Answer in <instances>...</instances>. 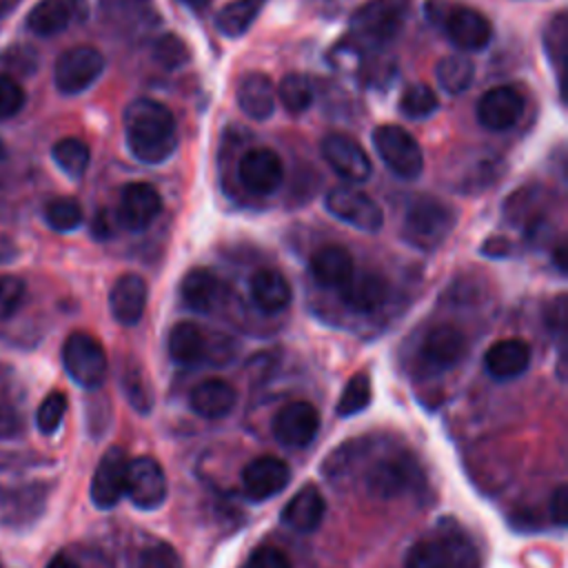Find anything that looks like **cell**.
Wrapping results in <instances>:
<instances>
[{
	"instance_id": "obj_44",
	"label": "cell",
	"mask_w": 568,
	"mask_h": 568,
	"mask_svg": "<svg viewBox=\"0 0 568 568\" xmlns=\"http://www.w3.org/2000/svg\"><path fill=\"white\" fill-rule=\"evenodd\" d=\"M67 413V395L60 393V390H53L49 393L42 404L38 406V413H36V426L40 433L44 435H51L58 430L62 417Z\"/></svg>"
},
{
	"instance_id": "obj_8",
	"label": "cell",
	"mask_w": 568,
	"mask_h": 568,
	"mask_svg": "<svg viewBox=\"0 0 568 568\" xmlns=\"http://www.w3.org/2000/svg\"><path fill=\"white\" fill-rule=\"evenodd\" d=\"M326 209L344 224L355 226L364 233H377L384 224V213L379 204L368 193L355 186H333L326 193Z\"/></svg>"
},
{
	"instance_id": "obj_7",
	"label": "cell",
	"mask_w": 568,
	"mask_h": 568,
	"mask_svg": "<svg viewBox=\"0 0 568 568\" xmlns=\"http://www.w3.org/2000/svg\"><path fill=\"white\" fill-rule=\"evenodd\" d=\"M166 493H169V481L162 464L155 457L142 455V457L129 459L124 497H129L135 508L155 510L164 504Z\"/></svg>"
},
{
	"instance_id": "obj_28",
	"label": "cell",
	"mask_w": 568,
	"mask_h": 568,
	"mask_svg": "<svg viewBox=\"0 0 568 568\" xmlns=\"http://www.w3.org/2000/svg\"><path fill=\"white\" fill-rule=\"evenodd\" d=\"M251 297L264 313H280L291 304L293 291L277 268H260L251 275Z\"/></svg>"
},
{
	"instance_id": "obj_48",
	"label": "cell",
	"mask_w": 568,
	"mask_h": 568,
	"mask_svg": "<svg viewBox=\"0 0 568 568\" xmlns=\"http://www.w3.org/2000/svg\"><path fill=\"white\" fill-rule=\"evenodd\" d=\"M246 568H293V564H291L288 555L282 552L280 548L262 546L251 555Z\"/></svg>"
},
{
	"instance_id": "obj_51",
	"label": "cell",
	"mask_w": 568,
	"mask_h": 568,
	"mask_svg": "<svg viewBox=\"0 0 568 568\" xmlns=\"http://www.w3.org/2000/svg\"><path fill=\"white\" fill-rule=\"evenodd\" d=\"M91 231L98 240H106L113 235V220H111V213L109 211H98L93 222H91Z\"/></svg>"
},
{
	"instance_id": "obj_4",
	"label": "cell",
	"mask_w": 568,
	"mask_h": 568,
	"mask_svg": "<svg viewBox=\"0 0 568 568\" xmlns=\"http://www.w3.org/2000/svg\"><path fill=\"white\" fill-rule=\"evenodd\" d=\"M408 16V0H368L351 16V33L366 44L393 40Z\"/></svg>"
},
{
	"instance_id": "obj_45",
	"label": "cell",
	"mask_w": 568,
	"mask_h": 568,
	"mask_svg": "<svg viewBox=\"0 0 568 568\" xmlns=\"http://www.w3.org/2000/svg\"><path fill=\"white\" fill-rule=\"evenodd\" d=\"M27 297V284L18 275H0V320H9L22 306Z\"/></svg>"
},
{
	"instance_id": "obj_9",
	"label": "cell",
	"mask_w": 568,
	"mask_h": 568,
	"mask_svg": "<svg viewBox=\"0 0 568 568\" xmlns=\"http://www.w3.org/2000/svg\"><path fill=\"white\" fill-rule=\"evenodd\" d=\"M320 149H322V158L326 160V164L346 182L359 184L371 178V173H373L371 158L357 140H353L344 133H328L322 138Z\"/></svg>"
},
{
	"instance_id": "obj_15",
	"label": "cell",
	"mask_w": 568,
	"mask_h": 568,
	"mask_svg": "<svg viewBox=\"0 0 568 568\" xmlns=\"http://www.w3.org/2000/svg\"><path fill=\"white\" fill-rule=\"evenodd\" d=\"M162 211L160 193L146 182H131L120 193L118 222L129 231H144Z\"/></svg>"
},
{
	"instance_id": "obj_6",
	"label": "cell",
	"mask_w": 568,
	"mask_h": 568,
	"mask_svg": "<svg viewBox=\"0 0 568 568\" xmlns=\"http://www.w3.org/2000/svg\"><path fill=\"white\" fill-rule=\"evenodd\" d=\"M373 144L384 164L399 178L413 180L424 169V155L417 140L397 124H382L373 131Z\"/></svg>"
},
{
	"instance_id": "obj_46",
	"label": "cell",
	"mask_w": 568,
	"mask_h": 568,
	"mask_svg": "<svg viewBox=\"0 0 568 568\" xmlns=\"http://www.w3.org/2000/svg\"><path fill=\"white\" fill-rule=\"evenodd\" d=\"M24 102L27 93L20 87V82L13 80L9 73H0V120L18 115Z\"/></svg>"
},
{
	"instance_id": "obj_17",
	"label": "cell",
	"mask_w": 568,
	"mask_h": 568,
	"mask_svg": "<svg viewBox=\"0 0 568 568\" xmlns=\"http://www.w3.org/2000/svg\"><path fill=\"white\" fill-rule=\"evenodd\" d=\"M149 300L146 280L138 273L120 275L109 293V308L115 322L122 326H133L142 320Z\"/></svg>"
},
{
	"instance_id": "obj_22",
	"label": "cell",
	"mask_w": 568,
	"mask_h": 568,
	"mask_svg": "<svg viewBox=\"0 0 568 568\" xmlns=\"http://www.w3.org/2000/svg\"><path fill=\"white\" fill-rule=\"evenodd\" d=\"M466 355V337L450 324L433 326L422 342V357L439 371L453 368Z\"/></svg>"
},
{
	"instance_id": "obj_20",
	"label": "cell",
	"mask_w": 568,
	"mask_h": 568,
	"mask_svg": "<svg viewBox=\"0 0 568 568\" xmlns=\"http://www.w3.org/2000/svg\"><path fill=\"white\" fill-rule=\"evenodd\" d=\"M337 291L348 308L357 313H371L386 302L388 282L375 271H353L348 282Z\"/></svg>"
},
{
	"instance_id": "obj_13",
	"label": "cell",
	"mask_w": 568,
	"mask_h": 568,
	"mask_svg": "<svg viewBox=\"0 0 568 568\" xmlns=\"http://www.w3.org/2000/svg\"><path fill=\"white\" fill-rule=\"evenodd\" d=\"M291 481V468L282 457L262 455L242 470V488L248 499L264 501L282 493Z\"/></svg>"
},
{
	"instance_id": "obj_53",
	"label": "cell",
	"mask_w": 568,
	"mask_h": 568,
	"mask_svg": "<svg viewBox=\"0 0 568 568\" xmlns=\"http://www.w3.org/2000/svg\"><path fill=\"white\" fill-rule=\"evenodd\" d=\"M47 568H80L71 557H67V555H55L49 564H47Z\"/></svg>"
},
{
	"instance_id": "obj_21",
	"label": "cell",
	"mask_w": 568,
	"mask_h": 568,
	"mask_svg": "<svg viewBox=\"0 0 568 568\" xmlns=\"http://www.w3.org/2000/svg\"><path fill=\"white\" fill-rule=\"evenodd\" d=\"M235 100L244 115H248L253 120H266L275 111V102H277L275 84L262 71L244 73L237 82Z\"/></svg>"
},
{
	"instance_id": "obj_30",
	"label": "cell",
	"mask_w": 568,
	"mask_h": 568,
	"mask_svg": "<svg viewBox=\"0 0 568 568\" xmlns=\"http://www.w3.org/2000/svg\"><path fill=\"white\" fill-rule=\"evenodd\" d=\"M104 18L126 31L151 29L160 22L153 0H100Z\"/></svg>"
},
{
	"instance_id": "obj_56",
	"label": "cell",
	"mask_w": 568,
	"mask_h": 568,
	"mask_svg": "<svg viewBox=\"0 0 568 568\" xmlns=\"http://www.w3.org/2000/svg\"><path fill=\"white\" fill-rule=\"evenodd\" d=\"M4 155V144H2V140H0V158Z\"/></svg>"
},
{
	"instance_id": "obj_42",
	"label": "cell",
	"mask_w": 568,
	"mask_h": 568,
	"mask_svg": "<svg viewBox=\"0 0 568 568\" xmlns=\"http://www.w3.org/2000/svg\"><path fill=\"white\" fill-rule=\"evenodd\" d=\"M122 393L126 395L129 404L138 410V413H149L151 406H153V393H151V386L142 373L140 366H124L122 368Z\"/></svg>"
},
{
	"instance_id": "obj_50",
	"label": "cell",
	"mask_w": 568,
	"mask_h": 568,
	"mask_svg": "<svg viewBox=\"0 0 568 568\" xmlns=\"http://www.w3.org/2000/svg\"><path fill=\"white\" fill-rule=\"evenodd\" d=\"M546 324L550 331H564L566 326V295H559L550 302L546 311Z\"/></svg>"
},
{
	"instance_id": "obj_25",
	"label": "cell",
	"mask_w": 568,
	"mask_h": 568,
	"mask_svg": "<svg viewBox=\"0 0 568 568\" xmlns=\"http://www.w3.org/2000/svg\"><path fill=\"white\" fill-rule=\"evenodd\" d=\"M530 364V346L519 337H508L495 342L486 355L484 366L495 379H513L519 377Z\"/></svg>"
},
{
	"instance_id": "obj_41",
	"label": "cell",
	"mask_w": 568,
	"mask_h": 568,
	"mask_svg": "<svg viewBox=\"0 0 568 568\" xmlns=\"http://www.w3.org/2000/svg\"><path fill=\"white\" fill-rule=\"evenodd\" d=\"M437 106H439V100H437L435 91L424 82H415V84L406 87L399 98V111L413 120L428 118L430 113L437 111Z\"/></svg>"
},
{
	"instance_id": "obj_16",
	"label": "cell",
	"mask_w": 568,
	"mask_h": 568,
	"mask_svg": "<svg viewBox=\"0 0 568 568\" xmlns=\"http://www.w3.org/2000/svg\"><path fill=\"white\" fill-rule=\"evenodd\" d=\"M442 29L446 31L448 40L462 51H479L490 42L493 36L488 18L468 7H450L442 22Z\"/></svg>"
},
{
	"instance_id": "obj_5",
	"label": "cell",
	"mask_w": 568,
	"mask_h": 568,
	"mask_svg": "<svg viewBox=\"0 0 568 568\" xmlns=\"http://www.w3.org/2000/svg\"><path fill=\"white\" fill-rule=\"evenodd\" d=\"M104 55L91 44H78L62 51L53 67L55 89L64 95L87 91L104 71Z\"/></svg>"
},
{
	"instance_id": "obj_54",
	"label": "cell",
	"mask_w": 568,
	"mask_h": 568,
	"mask_svg": "<svg viewBox=\"0 0 568 568\" xmlns=\"http://www.w3.org/2000/svg\"><path fill=\"white\" fill-rule=\"evenodd\" d=\"M555 264H557V268H559L561 273L568 271V268H566V246H564V244H559L557 251H555Z\"/></svg>"
},
{
	"instance_id": "obj_24",
	"label": "cell",
	"mask_w": 568,
	"mask_h": 568,
	"mask_svg": "<svg viewBox=\"0 0 568 568\" xmlns=\"http://www.w3.org/2000/svg\"><path fill=\"white\" fill-rule=\"evenodd\" d=\"M237 402V390L220 377H209L195 384L189 393V406L193 413L206 419H220L233 410Z\"/></svg>"
},
{
	"instance_id": "obj_55",
	"label": "cell",
	"mask_w": 568,
	"mask_h": 568,
	"mask_svg": "<svg viewBox=\"0 0 568 568\" xmlns=\"http://www.w3.org/2000/svg\"><path fill=\"white\" fill-rule=\"evenodd\" d=\"M178 2H182L184 7H189L193 11H202V9H206L211 4V0H178Z\"/></svg>"
},
{
	"instance_id": "obj_32",
	"label": "cell",
	"mask_w": 568,
	"mask_h": 568,
	"mask_svg": "<svg viewBox=\"0 0 568 568\" xmlns=\"http://www.w3.org/2000/svg\"><path fill=\"white\" fill-rule=\"evenodd\" d=\"M266 0H233L224 4L215 16V27L226 38L244 36L251 24L257 20L260 11L264 9Z\"/></svg>"
},
{
	"instance_id": "obj_11",
	"label": "cell",
	"mask_w": 568,
	"mask_h": 568,
	"mask_svg": "<svg viewBox=\"0 0 568 568\" xmlns=\"http://www.w3.org/2000/svg\"><path fill=\"white\" fill-rule=\"evenodd\" d=\"M273 435L280 444L291 448H302L313 442L320 428V413L311 402H288L282 406L273 422H271Z\"/></svg>"
},
{
	"instance_id": "obj_38",
	"label": "cell",
	"mask_w": 568,
	"mask_h": 568,
	"mask_svg": "<svg viewBox=\"0 0 568 568\" xmlns=\"http://www.w3.org/2000/svg\"><path fill=\"white\" fill-rule=\"evenodd\" d=\"M82 220H84V213L75 197L58 195V197H51L44 206V222L53 231H60V233L75 231L82 224Z\"/></svg>"
},
{
	"instance_id": "obj_23",
	"label": "cell",
	"mask_w": 568,
	"mask_h": 568,
	"mask_svg": "<svg viewBox=\"0 0 568 568\" xmlns=\"http://www.w3.org/2000/svg\"><path fill=\"white\" fill-rule=\"evenodd\" d=\"M326 501L315 484L302 486L282 508V521L295 532H313L324 521Z\"/></svg>"
},
{
	"instance_id": "obj_35",
	"label": "cell",
	"mask_w": 568,
	"mask_h": 568,
	"mask_svg": "<svg viewBox=\"0 0 568 568\" xmlns=\"http://www.w3.org/2000/svg\"><path fill=\"white\" fill-rule=\"evenodd\" d=\"M275 98L282 102V106L293 113V115H300L304 113L313 100H315V91H313V84L306 75L302 73H286L280 82V87L275 89Z\"/></svg>"
},
{
	"instance_id": "obj_2",
	"label": "cell",
	"mask_w": 568,
	"mask_h": 568,
	"mask_svg": "<svg viewBox=\"0 0 568 568\" xmlns=\"http://www.w3.org/2000/svg\"><path fill=\"white\" fill-rule=\"evenodd\" d=\"M455 211L433 195H417L404 215V240L419 251H435L453 231Z\"/></svg>"
},
{
	"instance_id": "obj_43",
	"label": "cell",
	"mask_w": 568,
	"mask_h": 568,
	"mask_svg": "<svg viewBox=\"0 0 568 568\" xmlns=\"http://www.w3.org/2000/svg\"><path fill=\"white\" fill-rule=\"evenodd\" d=\"M151 53H153V60L158 64H162L164 69H178L191 60V51H189L186 42L182 38H178L175 33H162L153 42Z\"/></svg>"
},
{
	"instance_id": "obj_18",
	"label": "cell",
	"mask_w": 568,
	"mask_h": 568,
	"mask_svg": "<svg viewBox=\"0 0 568 568\" xmlns=\"http://www.w3.org/2000/svg\"><path fill=\"white\" fill-rule=\"evenodd\" d=\"M180 295H182V302L191 311L211 313V311H215L224 302L226 286H224V282L211 268L197 266V268H191L182 277Z\"/></svg>"
},
{
	"instance_id": "obj_27",
	"label": "cell",
	"mask_w": 568,
	"mask_h": 568,
	"mask_svg": "<svg viewBox=\"0 0 568 568\" xmlns=\"http://www.w3.org/2000/svg\"><path fill=\"white\" fill-rule=\"evenodd\" d=\"M353 271H355L353 255L337 244H326L317 248L311 257V273L326 288L344 286L353 275Z\"/></svg>"
},
{
	"instance_id": "obj_19",
	"label": "cell",
	"mask_w": 568,
	"mask_h": 568,
	"mask_svg": "<svg viewBox=\"0 0 568 568\" xmlns=\"http://www.w3.org/2000/svg\"><path fill=\"white\" fill-rule=\"evenodd\" d=\"M84 9V0H38L27 16V27L36 36L49 38L62 33L73 18H82Z\"/></svg>"
},
{
	"instance_id": "obj_34",
	"label": "cell",
	"mask_w": 568,
	"mask_h": 568,
	"mask_svg": "<svg viewBox=\"0 0 568 568\" xmlns=\"http://www.w3.org/2000/svg\"><path fill=\"white\" fill-rule=\"evenodd\" d=\"M541 191L537 186H524L513 193L504 204V215L510 224H524L530 231L541 224Z\"/></svg>"
},
{
	"instance_id": "obj_26",
	"label": "cell",
	"mask_w": 568,
	"mask_h": 568,
	"mask_svg": "<svg viewBox=\"0 0 568 568\" xmlns=\"http://www.w3.org/2000/svg\"><path fill=\"white\" fill-rule=\"evenodd\" d=\"M366 490L379 499H393L410 488L413 470L404 459H379L366 473Z\"/></svg>"
},
{
	"instance_id": "obj_3",
	"label": "cell",
	"mask_w": 568,
	"mask_h": 568,
	"mask_svg": "<svg viewBox=\"0 0 568 568\" xmlns=\"http://www.w3.org/2000/svg\"><path fill=\"white\" fill-rule=\"evenodd\" d=\"M62 366L82 388H98L106 379L109 362L102 344L84 331H73L62 344Z\"/></svg>"
},
{
	"instance_id": "obj_36",
	"label": "cell",
	"mask_w": 568,
	"mask_h": 568,
	"mask_svg": "<svg viewBox=\"0 0 568 568\" xmlns=\"http://www.w3.org/2000/svg\"><path fill=\"white\" fill-rule=\"evenodd\" d=\"M51 158L60 166V171L67 173L69 178H82L91 162V151L78 138H62L53 144Z\"/></svg>"
},
{
	"instance_id": "obj_14",
	"label": "cell",
	"mask_w": 568,
	"mask_h": 568,
	"mask_svg": "<svg viewBox=\"0 0 568 568\" xmlns=\"http://www.w3.org/2000/svg\"><path fill=\"white\" fill-rule=\"evenodd\" d=\"M477 120L488 131H506L517 124L524 113V98L515 87L501 84L488 89L477 102Z\"/></svg>"
},
{
	"instance_id": "obj_33",
	"label": "cell",
	"mask_w": 568,
	"mask_h": 568,
	"mask_svg": "<svg viewBox=\"0 0 568 568\" xmlns=\"http://www.w3.org/2000/svg\"><path fill=\"white\" fill-rule=\"evenodd\" d=\"M435 80L448 95L464 93L475 80V64L466 55H446L435 67Z\"/></svg>"
},
{
	"instance_id": "obj_10",
	"label": "cell",
	"mask_w": 568,
	"mask_h": 568,
	"mask_svg": "<svg viewBox=\"0 0 568 568\" xmlns=\"http://www.w3.org/2000/svg\"><path fill=\"white\" fill-rule=\"evenodd\" d=\"M237 175L246 191L255 195H271L284 182V164L273 149L255 146L242 155L237 164Z\"/></svg>"
},
{
	"instance_id": "obj_49",
	"label": "cell",
	"mask_w": 568,
	"mask_h": 568,
	"mask_svg": "<svg viewBox=\"0 0 568 568\" xmlns=\"http://www.w3.org/2000/svg\"><path fill=\"white\" fill-rule=\"evenodd\" d=\"M550 519L557 526H566L568 521V486L559 484L550 495Z\"/></svg>"
},
{
	"instance_id": "obj_1",
	"label": "cell",
	"mask_w": 568,
	"mask_h": 568,
	"mask_svg": "<svg viewBox=\"0 0 568 568\" xmlns=\"http://www.w3.org/2000/svg\"><path fill=\"white\" fill-rule=\"evenodd\" d=\"M124 138L131 155L144 164H160L178 149L173 113L158 100L135 98L122 113Z\"/></svg>"
},
{
	"instance_id": "obj_29",
	"label": "cell",
	"mask_w": 568,
	"mask_h": 568,
	"mask_svg": "<svg viewBox=\"0 0 568 568\" xmlns=\"http://www.w3.org/2000/svg\"><path fill=\"white\" fill-rule=\"evenodd\" d=\"M169 355L182 366H195L209 359V339L193 322H180L169 333Z\"/></svg>"
},
{
	"instance_id": "obj_40",
	"label": "cell",
	"mask_w": 568,
	"mask_h": 568,
	"mask_svg": "<svg viewBox=\"0 0 568 568\" xmlns=\"http://www.w3.org/2000/svg\"><path fill=\"white\" fill-rule=\"evenodd\" d=\"M24 419L18 406V395L13 393L7 375L0 373V439H13L22 433Z\"/></svg>"
},
{
	"instance_id": "obj_31",
	"label": "cell",
	"mask_w": 568,
	"mask_h": 568,
	"mask_svg": "<svg viewBox=\"0 0 568 568\" xmlns=\"http://www.w3.org/2000/svg\"><path fill=\"white\" fill-rule=\"evenodd\" d=\"M457 550L444 535L417 539L404 559V568H455Z\"/></svg>"
},
{
	"instance_id": "obj_52",
	"label": "cell",
	"mask_w": 568,
	"mask_h": 568,
	"mask_svg": "<svg viewBox=\"0 0 568 568\" xmlns=\"http://www.w3.org/2000/svg\"><path fill=\"white\" fill-rule=\"evenodd\" d=\"M510 251H513L510 242L506 237H495V235L488 237L481 246V253L488 257H506Z\"/></svg>"
},
{
	"instance_id": "obj_37",
	"label": "cell",
	"mask_w": 568,
	"mask_h": 568,
	"mask_svg": "<svg viewBox=\"0 0 568 568\" xmlns=\"http://www.w3.org/2000/svg\"><path fill=\"white\" fill-rule=\"evenodd\" d=\"M544 49H546L548 60L557 69V75L561 82L566 51H568V16H566V11H559L548 20V24L544 29Z\"/></svg>"
},
{
	"instance_id": "obj_47",
	"label": "cell",
	"mask_w": 568,
	"mask_h": 568,
	"mask_svg": "<svg viewBox=\"0 0 568 568\" xmlns=\"http://www.w3.org/2000/svg\"><path fill=\"white\" fill-rule=\"evenodd\" d=\"M140 568H182V564L169 544H155L140 555Z\"/></svg>"
},
{
	"instance_id": "obj_12",
	"label": "cell",
	"mask_w": 568,
	"mask_h": 568,
	"mask_svg": "<svg viewBox=\"0 0 568 568\" xmlns=\"http://www.w3.org/2000/svg\"><path fill=\"white\" fill-rule=\"evenodd\" d=\"M126 466H129V457H126V450L120 446H113L102 455L89 488L91 501L98 508L102 510L113 508L124 497Z\"/></svg>"
},
{
	"instance_id": "obj_39",
	"label": "cell",
	"mask_w": 568,
	"mask_h": 568,
	"mask_svg": "<svg viewBox=\"0 0 568 568\" xmlns=\"http://www.w3.org/2000/svg\"><path fill=\"white\" fill-rule=\"evenodd\" d=\"M371 397H373L371 377H368L366 373H355V375L346 382V386H344V390H342V395H339V399H337L335 413H337L339 417L357 415V413H362V410L371 404Z\"/></svg>"
}]
</instances>
